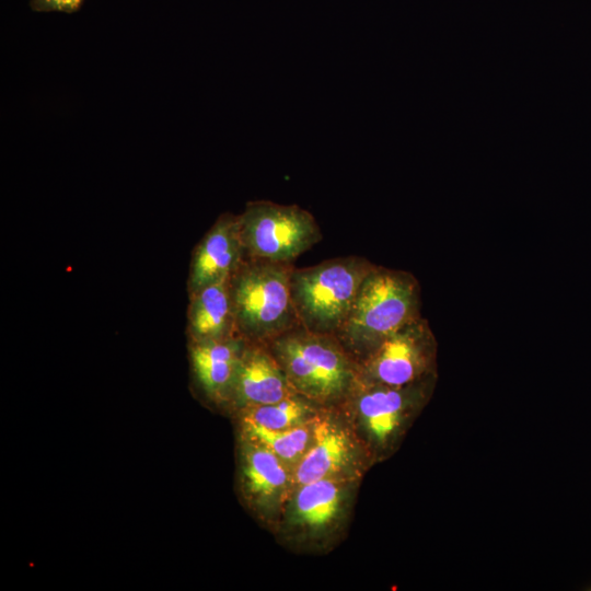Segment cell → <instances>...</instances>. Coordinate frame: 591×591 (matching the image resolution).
<instances>
[{"instance_id": "8fae6325", "label": "cell", "mask_w": 591, "mask_h": 591, "mask_svg": "<svg viewBox=\"0 0 591 591\" xmlns=\"http://www.w3.org/2000/svg\"><path fill=\"white\" fill-rule=\"evenodd\" d=\"M354 455L347 432L329 420L314 422L313 440L293 468V486L335 477L350 464Z\"/></svg>"}, {"instance_id": "277c9868", "label": "cell", "mask_w": 591, "mask_h": 591, "mask_svg": "<svg viewBox=\"0 0 591 591\" xmlns=\"http://www.w3.org/2000/svg\"><path fill=\"white\" fill-rule=\"evenodd\" d=\"M374 266L363 257L345 256L293 267L290 290L299 324L313 333L335 335Z\"/></svg>"}, {"instance_id": "52a82bcc", "label": "cell", "mask_w": 591, "mask_h": 591, "mask_svg": "<svg viewBox=\"0 0 591 591\" xmlns=\"http://www.w3.org/2000/svg\"><path fill=\"white\" fill-rule=\"evenodd\" d=\"M432 378L399 387L358 380L348 396L355 401L369 433L384 443L393 438L408 412L422 401Z\"/></svg>"}, {"instance_id": "6da1fadb", "label": "cell", "mask_w": 591, "mask_h": 591, "mask_svg": "<svg viewBox=\"0 0 591 591\" xmlns=\"http://www.w3.org/2000/svg\"><path fill=\"white\" fill-rule=\"evenodd\" d=\"M420 316L417 279L408 271L375 265L335 336L358 364L384 339Z\"/></svg>"}, {"instance_id": "9a60e30c", "label": "cell", "mask_w": 591, "mask_h": 591, "mask_svg": "<svg viewBox=\"0 0 591 591\" xmlns=\"http://www.w3.org/2000/svg\"><path fill=\"white\" fill-rule=\"evenodd\" d=\"M313 401L294 394L279 402L244 407V422L269 430L294 428L314 418Z\"/></svg>"}, {"instance_id": "3957f363", "label": "cell", "mask_w": 591, "mask_h": 591, "mask_svg": "<svg viewBox=\"0 0 591 591\" xmlns=\"http://www.w3.org/2000/svg\"><path fill=\"white\" fill-rule=\"evenodd\" d=\"M265 345L294 391L314 403L346 398L359 380L356 360L335 335L298 325Z\"/></svg>"}, {"instance_id": "30bf717a", "label": "cell", "mask_w": 591, "mask_h": 591, "mask_svg": "<svg viewBox=\"0 0 591 591\" xmlns=\"http://www.w3.org/2000/svg\"><path fill=\"white\" fill-rule=\"evenodd\" d=\"M245 340L239 336L188 341L193 375L198 387L213 401H232Z\"/></svg>"}, {"instance_id": "9c48e42d", "label": "cell", "mask_w": 591, "mask_h": 591, "mask_svg": "<svg viewBox=\"0 0 591 591\" xmlns=\"http://www.w3.org/2000/svg\"><path fill=\"white\" fill-rule=\"evenodd\" d=\"M294 394L298 393L266 345L245 341L232 401L244 408L276 403Z\"/></svg>"}, {"instance_id": "e0dca14e", "label": "cell", "mask_w": 591, "mask_h": 591, "mask_svg": "<svg viewBox=\"0 0 591 591\" xmlns=\"http://www.w3.org/2000/svg\"><path fill=\"white\" fill-rule=\"evenodd\" d=\"M83 0H30V8L35 12H76Z\"/></svg>"}, {"instance_id": "2e32d148", "label": "cell", "mask_w": 591, "mask_h": 591, "mask_svg": "<svg viewBox=\"0 0 591 591\" xmlns=\"http://www.w3.org/2000/svg\"><path fill=\"white\" fill-rule=\"evenodd\" d=\"M244 429L251 441L267 448L287 465L296 466L312 443L314 422L283 430H269L244 422Z\"/></svg>"}, {"instance_id": "8992f818", "label": "cell", "mask_w": 591, "mask_h": 591, "mask_svg": "<svg viewBox=\"0 0 591 591\" xmlns=\"http://www.w3.org/2000/svg\"><path fill=\"white\" fill-rule=\"evenodd\" d=\"M436 350L429 323L420 316L384 339L358 363L359 380L399 387L433 376Z\"/></svg>"}, {"instance_id": "7a4b0ae2", "label": "cell", "mask_w": 591, "mask_h": 591, "mask_svg": "<svg viewBox=\"0 0 591 591\" xmlns=\"http://www.w3.org/2000/svg\"><path fill=\"white\" fill-rule=\"evenodd\" d=\"M291 263L243 257L229 277L235 332L246 343L267 344L300 325L290 290Z\"/></svg>"}, {"instance_id": "5bb4252c", "label": "cell", "mask_w": 591, "mask_h": 591, "mask_svg": "<svg viewBox=\"0 0 591 591\" xmlns=\"http://www.w3.org/2000/svg\"><path fill=\"white\" fill-rule=\"evenodd\" d=\"M343 500L344 487L335 477L300 485L292 500L291 519L303 529L320 531L338 518Z\"/></svg>"}, {"instance_id": "7c38bea8", "label": "cell", "mask_w": 591, "mask_h": 591, "mask_svg": "<svg viewBox=\"0 0 591 591\" xmlns=\"http://www.w3.org/2000/svg\"><path fill=\"white\" fill-rule=\"evenodd\" d=\"M186 315L188 341L220 340L237 336L229 279L189 294Z\"/></svg>"}, {"instance_id": "4fadbf2b", "label": "cell", "mask_w": 591, "mask_h": 591, "mask_svg": "<svg viewBox=\"0 0 591 591\" xmlns=\"http://www.w3.org/2000/svg\"><path fill=\"white\" fill-rule=\"evenodd\" d=\"M242 471L246 493L266 509L278 507L293 486L288 465L267 448L251 440L245 445Z\"/></svg>"}, {"instance_id": "ba28073f", "label": "cell", "mask_w": 591, "mask_h": 591, "mask_svg": "<svg viewBox=\"0 0 591 591\" xmlns=\"http://www.w3.org/2000/svg\"><path fill=\"white\" fill-rule=\"evenodd\" d=\"M243 257L239 217L229 212L220 215L193 251L187 294L229 279Z\"/></svg>"}, {"instance_id": "5b68a950", "label": "cell", "mask_w": 591, "mask_h": 591, "mask_svg": "<svg viewBox=\"0 0 591 591\" xmlns=\"http://www.w3.org/2000/svg\"><path fill=\"white\" fill-rule=\"evenodd\" d=\"M237 217L244 257L293 264L322 240L314 217L297 205L248 201Z\"/></svg>"}]
</instances>
